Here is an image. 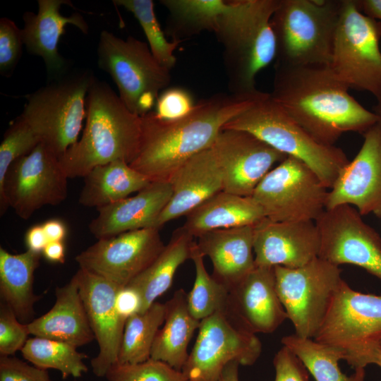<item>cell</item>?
Listing matches in <instances>:
<instances>
[{
  "mask_svg": "<svg viewBox=\"0 0 381 381\" xmlns=\"http://www.w3.org/2000/svg\"><path fill=\"white\" fill-rule=\"evenodd\" d=\"M329 65L275 63L270 97L320 142L334 145L347 132L362 135L380 121L348 92Z\"/></svg>",
  "mask_w": 381,
  "mask_h": 381,
  "instance_id": "6da1fadb",
  "label": "cell"
},
{
  "mask_svg": "<svg viewBox=\"0 0 381 381\" xmlns=\"http://www.w3.org/2000/svg\"><path fill=\"white\" fill-rule=\"evenodd\" d=\"M264 94L216 93L195 103L186 116L159 119L152 110L141 117L138 153L130 166L151 182L169 181L185 162L211 146L224 126Z\"/></svg>",
  "mask_w": 381,
  "mask_h": 381,
  "instance_id": "7a4b0ae2",
  "label": "cell"
},
{
  "mask_svg": "<svg viewBox=\"0 0 381 381\" xmlns=\"http://www.w3.org/2000/svg\"><path fill=\"white\" fill-rule=\"evenodd\" d=\"M86 102L82 137L59 157L68 179L84 177L95 167L116 160L130 164L140 145L141 117L129 111L107 83L95 78Z\"/></svg>",
  "mask_w": 381,
  "mask_h": 381,
  "instance_id": "3957f363",
  "label": "cell"
},
{
  "mask_svg": "<svg viewBox=\"0 0 381 381\" xmlns=\"http://www.w3.org/2000/svg\"><path fill=\"white\" fill-rule=\"evenodd\" d=\"M279 0L231 1L214 32L222 44L228 88L231 94L253 95L255 77L277 56L270 20Z\"/></svg>",
  "mask_w": 381,
  "mask_h": 381,
  "instance_id": "277c9868",
  "label": "cell"
},
{
  "mask_svg": "<svg viewBox=\"0 0 381 381\" xmlns=\"http://www.w3.org/2000/svg\"><path fill=\"white\" fill-rule=\"evenodd\" d=\"M224 129L247 131L287 157L308 166L328 189L349 162L342 149L325 145L309 133L264 92L250 108L229 121Z\"/></svg>",
  "mask_w": 381,
  "mask_h": 381,
  "instance_id": "5b68a950",
  "label": "cell"
},
{
  "mask_svg": "<svg viewBox=\"0 0 381 381\" xmlns=\"http://www.w3.org/2000/svg\"><path fill=\"white\" fill-rule=\"evenodd\" d=\"M342 0H279L270 20L276 61L329 65Z\"/></svg>",
  "mask_w": 381,
  "mask_h": 381,
  "instance_id": "8992f818",
  "label": "cell"
},
{
  "mask_svg": "<svg viewBox=\"0 0 381 381\" xmlns=\"http://www.w3.org/2000/svg\"><path fill=\"white\" fill-rule=\"evenodd\" d=\"M95 78L88 70L64 74L27 97L20 116L59 157L78 140Z\"/></svg>",
  "mask_w": 381,
  "mask_h": 381,
  "instance_id": "52a82bcc",
  "label": "cell"
},
{
  "mask_svg": "<svg viewBox=\"0 0 381 381\" xmlns=\"http://www.w3.org/2000/svg\"><path fill=\"white\" fill-rule=\"evenodd\" d=\"M97 55L98 67L111 76L123 103L139 116L152 111L170 83V71L159 64L148 44L134 37L124 40L102 30Z\"/></svg>",
  "mask_w": 381,
  "mask_h": 381,
  "instance_id": "ba28073f",
  "label": "cell"
},
{
  "mask_svg": "<svg viewBox=\"0 0 381 381\" xmlns=\"http://www.w3.org/2000/svg\"><path fill=\"white\" fill-rule=\"evenodd\" d=\"M313 339L341 351L354 370L364 368L381 340V296L342 280Z\"/></svg>",
  "mask_w": 381,
  "mask_h": 381,
  "instance_id": "9c48e42d",
  "label": "cell"
},
{
  "mask_svg": "<svg viewBox=\"0 0 381 381\" xmlns=\"http://www.w3.org/2000/svg\"><path fill=\"white\" fill-rule=\"evenodd\" d=\"M381 22L365 16L356 0H342L329 67L348 89L381 97Z\"/></svg>",
  "mask_w": 381,
  "mask_h": 381,
  "instance_id": "30bf717a",
  "label": "cell"
},
{
  "mask_svg": "<svg viewBox=\"0 0 381 381\" xmlns=\"http://www.w3.org/2000/svg\"><path fill=\"white\" fill-rule=\"evenodd\" d=\"M274 273L277 294L295 334L313 339L343 280L341 269L318 257L297 268L275 266Z\"/></svg>",
  "mask_w": 381,
  "mask_h": 381,
  "instance_id": "8fae6325",
  "label": "cell"
},
{
  "mask_svg": "<svg viewBox=\"0 0 381 381\" xmlns=\"http://www.w3.org/2000/svg\"><path fill=\"white\" fill-rule=\"evenodd\" d=\"M329 189L301 160L286 157L258 184L251 197L275 222H315L325 210Z\"/></svg>",
  "mask_w": 381,
  "mask_h": 381,
  "instance_id": "7c38bea8",
  "label": "cell"
},
{
  "mask_svg": "<svg viewBox=\"0 0 381 381\" xmlns=\"http://www.w3.org/2000/svg\"><path fill=\"white\" fill-rule=\"evenodd\" d=\"M68 179L59 157L41 143L10 166L0 195L1 215L10 207L28 219L45 205L60 204L67 197Z\"/></svg>",
  "mask_w": 381,
  "mask_h": 381,
  "instance_id": "4fadbf2b",
  "label": "cell"
},
{
  "mask_svg": "<svg viewBox=\"0 0 381 381\" xmlns=\"http://www.w3.org/2000/svg\"><path fill=\"white\" fill-rule=\"evenodd\" d=\"M258 337L237 327L222 311L202 320L195 344L183 367L188 381H219L226 365L254 364L260 356Z\"/></svg>",
  "mask_w": 381,
  "mask_h": 381,
  "instance_id": "5bb4252c",
  "label": "cell"
},
{
  "mask_svg": "<svg viewBox=\"0 0 381 381\" xmlns=\"http://www.w3.org/2000/svg\"><path fill=\"white\" fill-rule=\"evenodd\" d=\"M315 222L320 236L319 258L337 266H358L381 281V236L355 207L325 210Z\"/></svg>",
  "mask_w": 381,
  "mask_h": 381,
  "instance_id": "9a60e30c",
  "label": "cell"
},
{
  "mask_svg": "<svg viewBox=\"0 0 381 381\" xmlns=\"http://www.w3.org/2000/svg\"><path fill=\"white\" fill-rule=\"evenodd\" d=\"M75 258L80 268L123 287L157 258L165 245L159 229L145 228L97 239Z\"/></svg>",
  "mask_w": 381,
  "mask_h": 381,
  "instance_id": "2e32d148",
  "label": "cell"
},
{
  "mask_svg": "<svg viewBox=\"0 0 381 381\" xmlns=\"http://www.w3.org/2000/svg\"><path fill=\"white\" fill-rule=\"evenodd\" d=\"M210 147L222 174L223 190L241 196H251L265 175L287 157L241 130H222Z\"/></svg>",
  "mask_w": 381,
  "mask_h": 381,
  "instance_id": "e0dca14e",
  "label": "cell"
},
{
  "mask_svg": "<svg viewBox=\"0 0 381 381\" xmlns=\"http://www.w3.org/2000/svg\"><path fill=\"white\" fill-rule=\"evenodd\" d=\"M363 135L358 152L329 189L325 210L346 205L381 217V121Z\"/></svg>",
  "mask_w": 381,
  "mask_h": 381,
  "instance_id": "ac0fdd59",
  "label": "cell"
},
{
  "mask_svg": "<svg viewBox=\"0 0 381 381\" xmlns=\"http://www.w3.org/2000/svg\"><path fill=\"white\" fill-rule=\"evenodd\" d=\"M73 276L99 348L90 361L92 372L97 377H105L118 361L126 324L115 306L116 294L121 287L82 268Z\"/></svg>",
  "mask_w": 381,
  "mask_h": 381,
  "instance_id": "d6986e66",
  "label": "cell"
},
{
  "mask_svg": "<svg viewBox=\"0 0 381 381\" xmlns=\"http://www.w3.org/2000/svg\"><path fill=\"white\" fill-rule=\"evenodd\" d=\"M226 317L248 333H272L287 319L276 289L274 267L255 266L229 289Z\"/></svg>",
  "mask_w": 381,
  "mask_h": 381,
  "instance_id": "ffe728a7",
  "label": "cell"
},
{
  "mask_svg": "<svg viewBox=\"0 0 381 381\" xmlns=\"http://www.w3.org/2000/svg\"><path fill=\"white\" fill-rule=\"evenodd\" d=\"M320 236L315 222H275L253 226L255 266L297 268L319 255Z\"/></svg>",
  "mask_w": 381,
  "mask_h": 381,
  "instance_id": "44dd1931",
  "label": "cell"
},
{
  "mask_svg": "<svg viewBox=\"0 0 381 381\" xmlns=\"http://www.w3.org/2000/svg\"><path fill=\"white\" fill-rule=\"evenodd\" d=\"M171 198L160 213L154 227L182 216L223 190L222 174L210 147L181 164L171 175Z\"/></svg>",
  "mask_w": 381,
  "mask_h": 381,
  "instance_id": "7402d4cb",
  "label": "cell"
},
{
  "mask_svg": "<svg viewBox=\"0 0 381 381\" xmlns=\"http://www.w3.org/2000/svg\"><path fill=\"white\" fill-rule=\"evenodd\" d=\"M172 193L169 181H152L136 195L97 208L89 224L97 239L145 228H153Z\"/></svg>",
  "mask_w": 381,
  "mask_h": 381,
  "instance_id": "603a6c76",
  "label": "cell"
},
{
  "mask_svg": "<svg viewBox=\"0 0 381 381\" xmlns=\"http://www.w3.org/2000/svg\"><path fill=\"white\" fill-rule=\"evenodd\" d=\"M37 13L25 12L21 29L24 45L30 54L42 58L47 73L54 79L64 74L66 61L58 51V44L67 24L87 34L89 27L79 13L64 16L60 13L62 5L71 6L68 0H38Z\"/></svg>",
  "mask_w": 381,
  "mask_h": 381,
  "instance_id": "cb8c5ba5",
  "label": "cell"
},
{
  "mask_svg": "<svg viewBox=\"0 0 381 381\" xmlns=\"http://www.w3.org/2000/svg\"><path fill=\"white\" fill-rule=\"evenodd\" d=\"M196 243L212 263V277L228 289L255 267L253 226L210 231Z\"/></svg>",
  "mask_w": 381,
  "mask_h": 381,
  "instance_id": "d4e9b609",
  "label": "cell"
},
{
  "mask_svg": "<svg viewBox=\"0 0 381 381\" xmlns=\"http://www.w3.org/2000/svg\"><path fill=\"white\" fill-rule=\"evenodd\" d=\"M55 296L52 308L28 323L30 334L61 341L77 348L90 343L95 336L75 277L57 287Z\"/></svg>",
  "mask_w": 381,
  "mask_h": 381,
  "instance_id": "484cf974",
  "label": "cell"
},
{
  "mask_svg": "<svg viewBox=\"0 0 381 381\" xmlns=\"http://www.w3.org/2000/svg\"><path fill=\"white\" fill-rule=\"evenodd\" d=\"M182 227L194 238L214 230L254 226L264 218L251 196L224 190L215 194L186 216Z\"/></svg>",
  "mask_w": 381,
  "mask_h": 381,
  "instance_id": "4316f807",
  "label": "cell"
},
{
  "mask_svg": "<svg viewBox=\"0 0 381 381\" xmlns=\"http://www.w3.org/2000/svg\"><path fill=\"white\" fill-rule=\"evenodd\" d=\"M188 294L181 289L167 303L165 318L152 348L150 358L182 370L189 353L188 344L200 321L190 313Z\"/></svg>",
  "mask_w": 381,
  "mask_h": 381,
  "instance_id": "83f0119b",
  "label": "cell"
},
{
  "mask_svg": "<svg viewBox=\"0 0 381 381\" xmlns=\"http://www.w3.org/2000/svg\"><path fill=\"white\" fill-rule=\"evenodd\" d=\"M41 255L30 250L12 254L0 247L1 298L22 322L33 317L40 298L34 293L33 282Z\"/></svg>",
  "mask_w": 381,
  "mask_h": 381,
  "instance_id": "f1b7e54d",
  "label": "cell"
},
{
  "mask_svg": "<svg viewBox=\"0 0 381 381\" xmlns=\"http://www.w3.org/2000/svg\"><path fill=\"white\" fill-rule=\"evenodd\" d=\"M78 202L97 209L129 197L151 182L122 160L95 167L84 177Z\"/></svg>",
  "mask_w": 381,
  "mask_h": 381,
  "instance_id": "f546056e",
  "label": "cell"
},
{
  "mask_svg": "<svg viewBox=\"0 0 381 381\" xmlns=\"http://www.w3.org/2000/svg\"><path fill=\"white\" fill-rule=\"evenodd\" d=\"M193 241L194 237L182 226L176 229L157 258L128 284L142 296L141 313L171 287L176 270L190 258Z\"/></svg>",
  "mask_w": 381,
  "mask_h": 381,
  "instance_id": "4dcf8cb0",
  "label": "cell"
},
{
  "mask_svg": "<svg viewBox=\"0 0 381 381\" xmlns=\"http://www.w3.org/2000/svg\"><path fill=\"white\" fill-rule=\"evenodd\" d=\"M168 11L165 34L171 40L182 42L202 31L214 32L231 1L162 0Z\"/></svg>",
  "mask_w": 381,
  "mask_h": 381,
  "instance_id": "1f68e13d",
  "label": "cell"
},
{
  "mask_svg": "<svg viewBox=\"0 0 381 381\" xmlns=\"http://www.w3.org/2000/svg\"><path fill=\"white\" fill-rule=\"evenodd\" d=\"M283 346L292 351L316 381H364L365 370H355L350 376L344 374L339 361L344 355L339 349L296 334L284 337Z\"/></svg>",
  "mask_w": 381,
  "mask_h": 381,
  "instance_id": "d6a6232c",
  "label": "cell"
},
{
  "mask_svg": "<svg viewBox=\"0 0 381 381\" xmlns=\"http://www.w3.org/2000/svg\"><path fill=\"white\" fill-rule=\"evenodd\" d=\"M165 312V303L155 301L145 311L126 320L116 363L135 364L150 358L155 337L164 321Z\"/></svg>",
  "mask_w": 381,
  "mask_h": 381,
  "instance_id": "836d02e7",
  "label": "cell"
},
{
  "mask_svg": "<svg viewBox=\"0 0 381 381\" xmlns=\"http://www.w3.org/2000/svg\"><path fill=\"white\" fill-rule=\"evenodd\" d=\"M20 351L33 365L44 370H57L64 379L68 376L80 377L88 370L84 363L87 355L61 341L34 337L28 339Z\"/></svg>",
  "mask_w": 381,
  "mask_h": 381,
  "instance_id": "e575fe53",
  "label": "cell"
},
{
  "mask_svg": "<svg viewBox=\"0 0 381 381\" xmlns=\"http://www.w3.org/2000/svg\"><path fill=\"white\" fill-rule=\"evenodd\" d=\"M196 241H193L190 259L193 262L195 277L191 291L188 294V306L191 315L202 320L212 314L226 310L228 289L210 275Z\"/></svg>",
  "mask_w": 381,
  "mask_h": 381,
  "instance_id": "d590c367",
  "label": "cell"
},
{
  "mask_svg": "<svg viewBox=\"0 0 381 381\" xmlns=\"http://www.w3.org/2000/svg\"><path fill=\"white\" fill-rule=\"evenodd\" d=\"M113 3L133 13L143 30L152 55L161 66L171 71L176 65L174 53L181 42L167 40L156 17L153 1L114 0Z\"/></svg>",
  "mask_w": 381,
  "mask_h": 381,
  "instance_id": "8d00e7d4",
  "label": "cell"
},
{
  "mask_svg": "<svg viewBox=\"0 0 381 381\" xmlns=\"http://www.w3.org/2000/svg\"><path fill=\"white\" fill-rule=\"evenodd\" d=\"M41 143L40 137L20 115L11 123L0 144V195L10 166L30 154Z\"/></svg>",
  "mask_w": 381,
  "mask_h": 381,
  "instance_id": "74e56055",
  "label": "cell"
},
{
  "mask_svg": "<svg viewBox=\"0 0 381 381\" xmlns=\"http://www.w3.org/2000/svg\"><path fill=\"white\" fill-rule=\"evenodd\" d=\"M105 377L108 381H188L182 371L151 358L135 364L116 363Z\"/></svg>",
  "mask_w": 381,
  "mask_h": 381,
  "instance_id": "f35d334b",
  "label": "cell"
},
{
  "mask_svg": "<svg viewBox=\"0 0 381 381\" xmlns=\"http://www.w3.org/2000/svg\"><path fill=\"white\" fill-rule=\"evenodd\" d=\"M21 29L8 18L0 19V73L9 77L18 65L23 52Z\"/></svg>",
  "mask_w": 381,
  "mask_h": 381,
  "instance_id": "ab89813d",
  "label": "cell"
},
{
  "mask_svg": "<svg viewBox=\"0 0 381 381\" xmlns=\"http://www.w3.org/2000/svg\"><path fill=\"white\" fill-rule=\"evenodd\" d=\"M29 334L28 323L20 322L11 308L1 302L0 356H13L21 351Z\"/></svg>",
  "mask_w": 381,
  "mask_h": 381,
  "instance_id": "60d3db41",
  "label": "cell"
},
{
  "mask_svg": "<svg viewBox=\"0 0 381 381\" xmlns=\"http://www.w3.org/2000/svg\"><path fill=\"white\" fill-rule=\"evenodd\" d=\"M195 104L188 90L184 87H171L159 94L152 111L159 119L173 121L188 114Z\"/></svg>",
  "mask_w": 381,
  "mask_h": 381,
  "instance_id": "b9f144b4",
  "label": "cell"
},
{
  "mask_svg": "<svg viewBox=\"0 0 381 381\" xmlns=\"http://www.w3.org/2000/svg\"><path fill=\"white\" fill-rule=\"evenodd\" d=\"M47 370L11 356H0V381H49Z\"/></svg>",
  "mask_w": 381,
  "mask_h": 381,
  "instance_id": "7bdbcfd3",
  "label": "cell"
},
{
  "mask_svg": "<svg viewBox=\"0 0 381 381\" xmlns=\"http://www.w3.org/2000/svg\"><path fill=\"white\" fill-rule=\"evenodd\" d=\"M274 381H308L307 369L298 357L283 346L273 360Z\"/></svg>",
  "mask_w": 381,
  "mask_h": 381,
  "instance_id": "ee69618b",
  "label": "cell"
},
{
  "mask_svg": "<svg viewBox=\"0 0 381 381\" xmlns=\"http://www.w3.org/2000/svg\"><path fill=\"white\" fill-rule=\"evenodd\" d=\"M115 306L119 315L126 321L133 315L142 312L143 298L138 291L127 285L118 290Z\"/></svg>",
  "mask_w": 381,
  "mask_h": 381,
  "instance_id": "f6af8a7d",
  "label": "cell"
},
{
  "mask_svg": "<svg viewBox=\"0 0 381 381\" xmlns=\"http://www.w3.org/2000/svg\"><path fill=\"white\" fill-rule=\"evenodd\" d=\"M25 241L28 250L40 253L49 243L42 224L31 226L25 234Z\"/></svg>",
  "mask_w": 381,
  "mask_h": 381,
  "instance_id": "bcb514c9",
  "label": "cell"
},
{
  "mask_svg": "<svg viewBox=\"0 0 381 381\" xmlns=\"http://www.w3.org/2000/svg\"><path fill=\"white\" fill-rule=\"evenodd\" d=\"M46 236L49 241H63L66 236V224L60 219H52L42 224Z\"/></svg>",
  "mask_w": 381,
  "mask_h": 381,
  "instance_id": "7dc6e473",
  "label": "cell"
},
{
  "mask_svg": "<svg viewBox=\"0 0 381 381\" xmlns=\"http://www.w3.org/2000/svg\"><path fill=\"white\" fill-rule=\"evenodd\" d=\"M42 253L50 262L59 263L65 262V246L63 241H49Z\"/></svg>",
  "mask_w": 381,
  "mask_h": 381,
  "instance_id": "c3c4849f",
  "label": "cell"
},
{
  "mask_svg": "<svg viewBox=\"0 0 381 381\" xmlns=\"http://www.w3.org/2000/svg\"><path fill=\"white\" fill-rule=\"evenodd\" d=\"M359 10L366 16L381 20V0H356Z\"/></svg>",
  "mask_w": 381,
  "mask_h": 381,
  "instance_id": "681fc988",
  "label": "cell"
},
{
  "mask_svg": "<svg viewBox=\"0 0 381 381\" xmlns=\"http://www.w3.org/2000/svg\"><path fill=\"white\" fill-rule=\"evenodd\" d=\"M239 363L231 361L224 368L219 381H239L238 366Z\"/></svg>",
  "mask_w": 381,
  "mask_h": 381,
  "instance_id": "f907efd6",
  "label": "cell"
},
{
  "mask_svg": "<svg viewBox=\"0 0 381 381\" xmlns=\"http://www.w3.org/2000/svg\"><path fill=\"white\" fill-rule=\"evenodd\" d=\"M369 364H375L381 368V340L371 355Z\"/></svg>",
  "mask_w": 381,
  "mask_h": 381,
  "instance_id": "816d5d0a",
  "label": "cell"
},
{
  "mask_svg": "<svg viewBox=\"0 0 381 381\" xmlns=\"http://www.w3.org/2000/svg\"><path fill=\"white\" fill-rule=\"evenodd\" d=\"M377 102L373 107V112L376 114L381 119V97L376 98Z\"/></svg>",
  "mask_w": 381,
  "mask_h": 381,
  "instance_id": "f5cc1de1",
  "label": "cell"
},
{
  "mask_svg": "<svg viewBox=\"0 0 381 381\" xmlns=\"http://www.w3.org/2000/svg\"><path fill=\"white\" fill-rule=\"evenodd\" d=\"M49 381H52L51 380ZM73 381H78V380H73Z\"/></svg>",
  "mask_w": 381,
  "mask_h": 381,
  "instance_id": "db71d44e",
  "label": "cell"
}]
</instances>
